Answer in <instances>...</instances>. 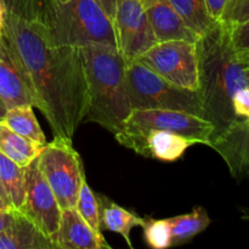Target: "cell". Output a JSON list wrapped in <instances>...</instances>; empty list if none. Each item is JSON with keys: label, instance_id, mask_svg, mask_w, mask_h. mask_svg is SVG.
<instances>
[{"label": "cell", "instance_id": "15", "mask_svg": "<svg viewBox=\"0 0 249 249\" xmlns=\"http://www.w3.org/2000/svg\"><path fill=\"white\" fill-rule=\"evenodd\" d=\"M236 180L249 179V122L235 126L211 143Z\"/></svg>", "mask_w": 249, "mask_h": 249}, {"label": "cell", "instance_id": "4", "mask_svg": "<svg viewBox=\"0 0 249 249\" xmlns=\"http://www.w3.org/2000/svg\"><path fill=\"white\" fill-rule=\"evenodd\" d=\"M50 29L53 38L63 44L78 48L104 44L117 48L113 21L100 0H68L57 4Z\"/></svg>", "mask_w": 249, "mask_h": 249}, {"label": "cell", "instance_id": "35", "mask_svg": "<svg viewBox=\"0 0 249 249\" xmlns=\"http://www.w3.org/2000/svg\"><path fill=\"white\" fill-rule=\"evenodd\" d=\"M0 197H1L2 199H4L5 202H6L7 204H9V201H7V197H6V195H5V192H4V190L1 189V186H0ZM10 206V204H9ZM10 208H11V207H10Z\"/></svg>", "mask_w": 249, "mask_h": 249}, {"label": "cell", "instance_id": "32", "mask_svg": "<svg viewBox=\"0 0 249 249\" xmlns=\"http://www.w3.org/2000/svg\"><path fill=\"white\" fill-rule=\"evenodd\" d=\"M237 56L246 63V66H247L249 70V53H237Z\"/></svg>", "mask_w": 249, "mask_h": 249}, {"label": "cell", "instance_id": "34", "mask_svg": "<svg viewBox=\"0 0 249 249\" xmlns=\"http://www.w3.org/2000/svg\"><path fill=\"white\" fill-rule=\"evenodd\" d=\"M7 209H12V208H10L9 204H7L6 202L0 197V211H7Z\"/></svg>", "mask_w": 249, "mask_h": 249}, {"label": "cell", "instance_id": "31", "mask_svg": "<svg viewBox=\"0 0 249 249\" xmlns=\"http://www.w3.org/2000/svg\"><path fill=\"white\" fill-rule=\"evenodd\" d=\"M5 19V9L2 6V2L0 1V36H1V31H2V24H4Z\"/></svg>", "mask_w": 249, "mask_h": 249}, {"label": "cell", "instance_id": "19", "mask_svg": "<svg viewBox=\"0 0 249 249\" xmlns=\"http://www.w3.org/2000/svg\"><path fill=\"white\" fill-rule=\"evenodd\" d=\"M0 186L6 195L10 207L15 211H21L26 197L24 168L2 153H0Z\"/></svg>", "mask_w": 249, "mask_h": 249}, {"label": "cell", "instance_id": "22", "mask_svg": "<svg viewBox=\"0 0 249 249\" xmlns=\"http://www.w3.org/2000/svg\"><path fill=\"white\" fill-rule=\"evenodd\" d=\"M32 107L33 106L31 105H24V106H17L7 109L1 122L15 133L40 145H46L48 143L46 138L39 125L38 119L34 116Z\"/></svg>", "mask_w": 249, "mask_h": 249}, {"label": "cell", "instance_id": "8", "mask_svg": "<svg viewBox=\"0 0 249 249\" xmlns=\"http://www.w3.org/2000/svg\"><path fill=\"white\" fill-rule=\"evenodd\" d=\"M136 61L175 87L191 91L199 90L196 43L186 40L158 41Z\"/></svg>", "mask_w": 249, "mask_h": 249}, {"label": "cell", "instance_id": "10", "mask_svg": "<svg viewBox=\"0 0 249 249\" xmlns=\"http://www.w3.org/2000/svg\"><path fill=\"white\" fill-rule=\"evenodd\" d=\"M26 197L19 212L31 219L36 228L53 242L61 221V211L53 190L39 170L36 160L24 168ZM56 246V245H55Z\"/></svg>", "mask_w": 249, "mask_h": 249}, {"label": "cell", "instance_id": "26", "mask_svg": "<svg viewBox=\"0 0 249 249\" xmlns=\"http://www.w3.org/2000/svg\"><path fill=\"white\" fill-rule=\"evenodd\" d=\"M249 19V0H228L220 21L229 27L245 23Z\"/></svg>", "mask_w": 249, "mask_h": 249}, {"label": "cell", "instance_id": "25", "mask_svg": "<svg viewBox=\"0 0 249 249\" xmlns=\"http://www.w3.org/2000/svg\"><path fill=\"white\" fill-rule=\"evenodd\" d=\"M143 228H145V240L150 247L155 249L172 247V231H170L169 219L146 221Z\"/></svg>", "mask_w": 249, "mask_h": 249}, {"label": "cell", "instance_id": "21", "mask_svg": "<svg viewBox=\"0 0 249 249\" xmlns=\"http://www.w3.org/2000/svg\"><path fill=\"white\" fill-rule=\"evenodd\" d=\"M184 23L197 34L203 36L215 24L209 14L206 0H169Z\"/></svg>", "mask_w": 249, "mask_h": 249}, {"label": "cell", "instance_id": "28", "mask_svg": "<svg viewBox=\"0 0 249 249\" xmlns=\"http://www.w3.org/2000/svg\"><path fill=\"white\" fill-rule=\"evenodd\" d=\"M206 1L211 16L213 17L215 21H220L221 15H223L228 0H206Z\"/></svg>", "mask_w": 249, "mask_h": 249}, {"label": "cell", "instance_id": "17", "mask_svg": "<svg viewBox=\"0 0 249 249\" xmlns=\"http://www.w3.org/2000/svg\"><path fill=\"white\" fill-rule=\"evenodd\" d=\"M44 146L15 133L0 121V153L19 167H28L38 158Z\"/></svg>", "mask_w": 249, "mask_h": 249}, {"label": "cell", "instance_id": "1", "mask_svg": "<svg viewBox=\"0 0 249 249\" xmlns=\"http://www.w3.org/2000/svg\"><path fill=\"white\" fill-rule=\"evenodd\" d=\"M1 36L23 68L34 106L53 136L72 139L89 107L80 48L56 40L48 26L5 14Z\"/></svg>", "mask_w": 249, "mask_h": 249}, {"label": "cell", "instance_id": "7", "mask_svg": "<svg viewBox=\"0 0 249 249\" xmlns=\"http://www.w3.org/2000/svg\"><path fill=\"white\" fill-rule=\"evenodd\" d=\"M150 130H164L195 139L198 143L211 145L214 125L197 114L177 109L134 108L124 122L123 128L116 133L119 143L129 139L138 138Z\"/></svg>", "mask_w": 249, "mask_h": 249}, {"label": "cell", "instance_id": "16", "mask_svg": "<svg viewBox=\"0 0 249 249\" xmlns=\"http://www.w3.org/2000/svg\"><path fill=\"white\" fill-rule=\"evenodd\" d=\"M0 249H56V246L31 219L15 211L14 220L0 232Z\"/></svg>", "mask_w": 249, "mask_h": 249}, {"label": "cell", "instance_id": "30", "mask_svg": "<svg viewBox=\"0 0 249 249\" xmlns=\"http://www.w3.org/2000/svg\"><path fill=\"white\" fill-rule=\"evenodd\" d=\"M104 6L105 11L107 12L111 19L113 21L114 18V15H116V4H117V0H100Z\"/></svg>", "mask_w": 249, "mask_h": 249}, {"label": "cell", "instance_id": "23", "mask_svg": "<svg viewBox=\"0 0 249 249\" xmlns=\"http://www.w3.org/2000/svg\"><path fill=\"white\" fill-rule=\"evenodd\" d=\"M169 223L172 231V246H178L206 230L211 224V218L206 209L198 207L191 213L169 219Z\"/></svg>", "mask_w": 249, "mask_h": 249}, {"label": "cell", "instance_id": "20", "mask_svg": "<svg viewBox=\"0 0 249 249\" xmlns=\"http://www.w3.org/2000/svg\"><path fill=\"white\" fill-rule=\"evenodd\" d=\"M5 14L53 27L57 0H0Z\"/></svg>", "mask_w": 249, "mask_h": 249}, {"label": "cell", "instance_id": "2", "mask_svg": "<svg viewBox=\"0 0 249 249\" xmlns=\"http://www.w3.org/2000/svg\"><path fill=\"white\" fill-rule=\"evenodd\" d=\"M196 48L198 94L204 118L214 125L212 143L235 126L249 122V70L233 49L230 27L221 21L199 36Z\"/></svg>", "mask_w": 249, "mask_h": 249}, {"label": "cell", "instance_id": "29", "mask_svg": "<svg viewBox=\"0 0 249 249\" xmlns=\"http://www.w3.org/2000/svg\"><path fill=\"white\" fill-rule=\"evenodd\" d=\"M15 209H7V211H0V232L7 228L14 220Z\"/></svg>", "mask_w": 249, "mask_h": 249}, {"label": "cell", "instance_id": "11", "mask_svg": "<svg viewBox=\"0 0 249 249\" xmlns=\"http://www.w3.org/2000/svg\"><path fill=\"white\" fill-rule=\"evenodd\" d=\"M0 99L6 109L24 105L34 106L27 75L2 36H0Z\"/></svg>", "mask_w": 249, "mask_h": 249}, {"label": "cell", "instance_id": "33", "mask_svg": "<svg viewBox=\"0 0 249 249\" xmlns=\"http://www.w3.org/2000/svg\"><path fill=\"white\" fill-rule=\"evenodd\" d=\"M6 107H5V105H4V102L1 101V99H0V121H1L2 118H4L5 117V114H6Z\"/></svg>", "mask_w": 249, "mask_h": 249}, {"label": "cell", "instance_id": "14", "mask_svg": "<svg viewBox=\"0 0 249 249\" xmlns=\"http://www.w3.org/2000/svg\"><path fill=\"white\" fill-rule=\"evenodd\" d=\"M53 243L60 249L111 248L101 232L92 230L75 208L62 211L60 228L53 237Z\"/></svg>", "mask_w": 249, "mask_h": 249}, {"label": "cell", "instance_id": "6", "mask_svg": "<svg viewBox=\"0 0 249 249\" xmlns=\"http://www.w3.org/2000/svg\"><path fill=\"white\" fill-rule=\"evenodd\" d=\"M36 160L61 211L75 208L85 174L72 139L53 136V140L44 146Z\"/></svg>", "mask_w": 249, "mask_h": 249}, {"label": "cell", "instance_id": "12", "mask_svg": "<svg viewBox=\"0 0 249 249\" xmlns=\"http://www.w3.org/2000/svg\"><path fill=\"white\" fill-rule=\"evenodd\" d=\"M198 143L195 139L164 130H150L138 138L129 139L121 145L131 148L143 157L155 158L164 162L179 160L185 151L192 145Z\"/></svg>", "mask_w": 249, "mask_h": 249}, {"label": "cell", "instance_id": "5", "mask_svg": "<svg viewBox=\"0 0 249 249\" xmlns=\"http://www.w3.org/2000/svg\"><path fill=\"white\" fill-rule=\"evenodd\" d=\"M125 85L131 109H177L204 118L198 91L170 84L138 61L125 66Z\"/></svg>", "mask_w": 249, "mask_h": 249}, {"label": "cell", "instance_id": "18", "mask_svg": "<svg viewBox=\"0 0 249 249\" xmlns=\"http://www.w3.org/2000/svg\"><path fill=\"white\" fill-rule=\"evenodd\" d=\"M100 203V215H101V224H104L107 230L112 232L119 233L123 236L128 246L133 248V243L130 241V231L135 226L145 225L146 220L139 218L136 214L122 208L118 204L113 203L106 197H97Z\"/></svg>", "mask_w": 249, "mask_h": 249}, {"label": "cell", "instance_id": "13", "mask_svg": "<svg viewBox=\"0 0 249 249\" xmlns=\"http://www.w3.org/2000/svg\"><path fill=\"white\" fill-rule=\"evenodd\" d=\"M150 26L158 41L186 40L197 43L199 36L184 23L169 0H141Z\"/></svg>", "mask_w": 249, "mask_h": 249}, {"label": "cell", "instance_id": "36", "mask_svg": "<svg viewBox=\"0 0 249 249\" xmlns=\"http://www.w3.org/2000/svg\"><path fill=\"white\" fill-rule=\"evenodd\" d=\"M68 0H57L58 4H65V2H67Z\"/></svg>", "mask_w": 249, "mask_h": 249}, {"label": "cell", "instance_id": "24", "mask_svg": "<svg viewBox=\"0 0 249 249\" xmlns=\"http://www.w3.org/2000/svg\"><path fill=\"white\" fill-rule=\"evenodd\" d=\"M75 209L83 219L89 224L90 228L96 232H101V215H100V203L96 195L92 192L87 180H83L78 196Z\"/></svg>", "mask_w": 249, "mask_h": 249}, {"label": "cell", "instance_id": "9", "mask_svg": "<svg viewBox=\"0 0 249 249\" xmlns=\"http://www.w3.org/2000/svg\"><path fill=\"white\" fill-rule=\"evenodd\" d=\"M113 26L117 48L125 65L133 63L158 43L141 0H117Z\"/></svg>", "mask_w": 249, "mask_h": 249}, {"label": "cell", "instance_id": "27", "mask_svg": "<svg viewBox=\"0 0 249 249\" xmlns=\"http://www.w3.org/2000/svg\"><path fill=\"white\" fill-rule=\"evenodd\" d=\"M230 38L236 53H249V19L245 23L230 27Z\"/></svg>", "mask_w": 249, "mask_h": 249}, {"label": "cell", "instance_id": "3", "mask_svg": "<svg viewBox=\"0 0 249 249\" xmlns=\"http://www.w3.org/2000/svg\"><path fill=\"white\" fill-rule=\"evenodd\" d=\"M87 78V118L116 134L131 112L125 85V62L118 49L104 44L80 46Z\"/></svg>", "mask_w": 249, "mask_h": 249}]
</instances>
